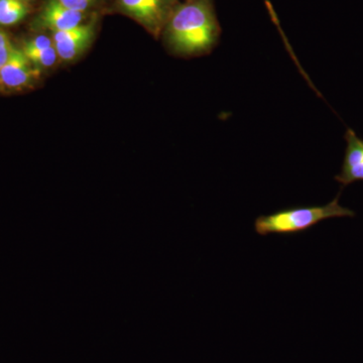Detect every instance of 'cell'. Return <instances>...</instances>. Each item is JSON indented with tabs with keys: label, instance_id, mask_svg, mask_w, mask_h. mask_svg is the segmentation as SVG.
Returning <instances> with one entry per match:
<instances>
[{
	"label": "cell",
	"instance_id": "obj_10",
	"mask_svg": "<svg viewBox=\"0 0 363 363\" xmlns=\"http://www.w3.org/2000/svg\"><path fill=\"white\" fill-rule=\"evenodd\" d=\"M52 45H54L52 38L42 35L28 40L21 48V50L23 51H37V50L47 49V48L52 47Z\"/></svg>",
	"mask_w": 363,
	"mask_h": 363
},
{
	"label": "cell",
	"instance_id": "obj_6",
	"mask_svg": "<svg viewBox=\"0 0 363 363\" xmlns=\"http://www.w3.org/2000/svg\"><path fill=\"white\" fill-rule=\"evenodd\" d=\"M346 145L341 172L335 180L342 187L357 181H363V140L358 138L354 130L348 128L345 133Z\"/></svg>",
	"mask_w": 363,
	"mask_h": 363
},
{
	"label": "cell",
	"instance_id": "obj_12",
	"mask_svg": "<svg viewBox=\"0 0 363 363\" xmlns=\"http://www.w3.org/2000/svg\"><path fill=\"white\" fill-rule=\"evenodd\" d=\"M58 1L72 11L86 13L87 9H89L96 2V0H58Z\"/></svg>",
	"mask_w": 363,
	"mask_h": 363
},
{
	"label": "cell",
	"instance_id": "obj_3",
	"mask_svg": "<svg viewBox=\"0 0 363 363\" xmlns=\"http://www.w3.org/2000/svg\"><path fill=\"white\" fill-rule=\"evenodd\" d=\"M124 13L142 23L157 35L162 32L173 13L175 0H118Z\"/></svg>",
	"mask_w": 363,
	"mask_h": 363
},
{
	"label": "cell",
	"instance_id": "obj_5",
	"mask_svg": "<svg viewBox=\"0 0 363 363\" xmlns=\"http://www.w3.org/2000/svg\"><path fill=\"white\" fill-rule=\"evenodd\" d=\"M94 23H82L72 30L52 33L59 60L65 63L75 61L90 47L94 40Z\"/></svg>",
	"mask_w": 363,
	"mask_h": 363
},
{
	"label": "cell",
	"instance_id": "obj_11",
	"mask_svg": "<svg viewBox=\"0 0 363 363\" xmlns=\"http://www.w3.org/2000/svg\"><path fill=\"white\" fill-rule=\"evenodd\" d=\"M14 45L11 44L9 35L0 28V68L6 63L11 52H13Z\"/></svg>",
	"mask_w": 363,
	"mask_h": 363
},
{
	"label": "cell",
	"instance_id": "obj_1",
	"mask_svg": "<svg viewBox=\"0 0 363 363\" xmlns=\"http://www.w3.org/2000/svg\"><path fill=\"white\" fill-rule=\"evenodd\" d=\"M164 30L169 51L182 57L208 54L220 35L210 0H190L175 7Z\"/></svg>",
	"mask_w": 363,
	"mask_h": 363
},
{
	"label": "cell",
	"instance_id": "obj_9",
	"mask_svg": "<svg viewBox=\"0 0 363 363\" xmlns=\"http://www.w3.org/2000/svg\"><path fill=\"white\" fill-rule=\"evenodd\" d=\"M26 58L32 62L33 66L37 67L40 71L43 69L52 68L59 60L55 45L47 49L37 50V51H23Z\"/></svg>",
	"mask_w": 363,
	"mask_h": 363
},
{
	"label": "cell",
	"instance_id": "obj_8",
	"mask_svg": "<svg viewBox=\"0 0 363 363\" xmlns=\"http://www.w3.org/2000/svg\"><path fill=\"white\" fill-rule=\"evenodd\" d=\"M28 13L25 0H0V26L18 25Z\"/></svg>",
	"mask_w": 363,
	"mask_h": 363
},
{
	"label": "cell",
	"instance_id": "obj_7",
	"mask_svg": "<svg viewBox=\"0 0 363 363\" xmlns=\"http://www.w3.org/2000/svg\"><path fill=\"white\" fill-rule=\"evenodd\" d=\"M85 13L72 11L58 0H48L40 14L39 25L52 33L64 32L82 25Z\"/></svg>",
	"mask_w": 363,
	"mask_h": 363
},
{
	"label": "cell",
	"instance_id": "obj_4",
	"mask_svg": "<svg viewBox=\"0 0 363 363\" xmlns=\"http://www.w3.org/2000/svg\"><path fill=\"white\" fill-rule=\"evenodd\" d=\"M40 72L26 58L23 50L13 47L6 63L0 68V91L16 92L30 87L39 80Z\"/></svg>",
	"mask_w": 363,
	"mask_h": 363
},
{
	"label": "cell",
	"instance_id": "obj_2",
	"mask_svg": "<svg viewBox=\"0 0 363 363\" xmlns=\"http://www.w3.org/2000/svg\"><path fill=\"white\" fill-rule=\"evenodd\" d=\"M337 197L322 206L293 207L281 209L269 215H262L255 221V233L262 236L269 234L294 235L305 233L320 222L339 217H354L350 208L341 206Z\"/></svg>",
	"mask_w": 363,
	"mask_h": 363
}]
</instances>
